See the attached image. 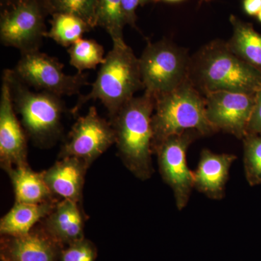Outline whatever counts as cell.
<instances>
[{
  "label": "cell",
  "mask_w": 261,
  "mask_h": 261,
  "mask_svg": "<svg viewBox=\"0 0 261 261\" xmlns=\"http://www.w3.org/2000/svg\"><path fill=\"white\" fill-rule=\"evenodd\" d=\"M15 114L6 80L3 78L0 97V161L5 171L27 166L25 132Z\"/></svg>",
  "instance_id": "cell-12"
},
{
  "label": "cell",
  "mask_w": 261,
  "mask_h": 261,
  "mask_svg": "<svg viewBox=\"0 0 261 261\" xmlns=\"http://www.w3.org/2000/svg\"><path fill=\"white\" fill-rule=\"evenodd\" d=\"M247 134L261 136V87L255 94V106L247 127Z\"/></svg>",
  "instance_id": "cell-27"
},
{
  "label": "cell",
  "mask_w": 261,
  "mask_h": 261,
  "mask_svg": "<svg viewBox=\"0 0 261 261\" xmlns=\"http://www.w3.org/2000/svg\"><path fill=\"white\" fill-rule=\"evenodd\" d=\"M95 249L87 240H80L67 248L62 254L61 261H94Z\"/></svg>",
  "instance_id": "cell-25"
},
{
  "label": "cell",
  "mask_w": 261,
  "mask_h": 261,
  "mask_svg": "<svg viewBox=\"0 0 261 261\" xmlns=\"http://www.w3.org/2000/svg\"><path fill=\"white\" fill-rule=\"evenodd\" d=\"M49 14L44 0H24L2 8L0 40L20 53L39 50L47 34L45 19Z\"/></svg>",
  "instance_id": "cell-8"
},
{
  "label": "cell",
  "mask_w": 261,
  "mask_h": 261,
  "mask_svg": "<svg viewBox=\"0 0 261 261\" xmlns=\"http://www.w3.org/2000/svg\"><path fill=\"white\" fill-rule=\"evenodd\" d=\"M13 184L15 202L40 204L51 202L53 194L44 180L43 173H37L27 166L6 170Z\"/></svg>",
  "instance_id": "cell-17"
},
{
  "label": "cell",
  "mask_w": 261,
  "mask_h": 261,
  "mask_svg": "<svg viewBox=\"0 0 261 261\" xmlns=\"http://www.w3.org/2000/svg\"><path fill=\"white\" fill-rule=\"evenodd\" d=\"M115 143L116 135L111 122L99 116L97 108L92 106L72 126L60 158H76L89 166Z\"/></svg>",
  "instance_id": "cell-10"
},
{
  "label": "cell",
  "mask_w": 261,
  "mask_h": 261,
  "mask_svg": "<svg viewBox=\"0 0 261 261\" xmlns=\"http://www.w3.org/2000/svg\"><path fill=\"white\" fill-rule=\"evenodd\" d=\"M204 97L206 116L215 129L243 140L255 106V94L216 91Z\"/></svg>",
  "instance_id": "cell-11"
},
{
  "label": "cell",
  "mask_w": 261,
  "mask_h": 261,
  "mask_svg": "<svg viewBox=\"0 0 261 261\" xmlns=\"http://www.w3.org/2000/svg\"><path fill=\"white\" fill-rule=\"evenodd\" d=\"M236 159L233 154H216L210 149H202L193 172L194 188L212 200L224 198L230 168Z\"/></svg>",
  "instance_id": "cell-13"
},
{
  "label": "cell",
  "mask_w": 261,
  "mask_h": 261,
  "mask_svg": "<svg viewBox=\"0 0 261 261\" xmlns=\"http://www.w3.org/2000/svg\"><path fill=\"white\" fill-rule=\"evenodd\" d=\"M3 78L8 84L15 112L21 118L25 134L43 147L56 142L62 133V118L65 111L62 97L44 91L34 92L19 80L13 69H5Z\"/></svg>",
  "instance_id": "cell-5"
},
{
  "label": "cell",
  "mask_w": 261,
  "mask_h": 261,
  "mask_svg": "<svg viewBox=\"0 0 261 261\" xmlns=\"http://www.w3.org/2000/svg\"><path fill=\"white\" fill-rule=\"evenodd\" d=\"M257 20H258V21L261 23V10L260 11V13H258V15H257Z\"/></svg>",
  "instance_id": "cell-31"
},
{
  "label": "cell",
  "mask_w": 261,
  "mask_h": 261,
  "mask_svg": "<svg viewBox=\"0 0 261 261\" xmlns=\"http://www.w3.org/2000/svg\"><path fill=\"white\" fill-rule=\"evenodd\" d=\"M139 61L145 92L153 97L174 90L189 80L191 56L168 39L148 41Z\"/></svg>",
  "instance_id": "cell-6"
},
{
  "label": "cell",
  "mask_w": 261,
  "mask_h": 261,
  "mask_svg": "<svg viewBox=\"0 0 261 261\" xmlns=\"http://www.w3.org/2000/svg\"><path fill=\"white\" fill-rule=\"evenodd\" d=\"M245 177L250 186L261 185V136L247 134L243 140Z\"/></svg>",
  "instance_id": "cell-24"
},
{
  "label": "cell",
  "mask_w": 261,
  "mask_h": 261,
  "mask_svg": "<svg viewBox=\"0 0 261 261\" xmlns=\"http://www.w3.org/2000/svg\"><path fill=\"white\" fill-rule=\"evenodd\" d=\"M12 238L3 250L5 260L55 261L56 250L48 239L32 233Z\"/></svg>",
  "instance_id": "cell-19"
},
{
  "label": "cell",
  "mask_w": 261,
  "mask_h": 261,
  "mask_svg": "<svg viewBox=\"0 0 261 261\" xmlns=\"http://www.w3.org/2000/svg\"><path fill=\"white\" fill-rule=\"evenodd\" d=\"M68 53L70 65L81 73L86 70L95 69L106 58L104 48L100 44L94 39L83 38L68 47Z\"/></svg>",
  "instance_id": "cell-22"
},
{
  "label": "cell",
  "mask_w": 261,
  "mask_h": 261,
  "mask_svg": "<svg viewBox=\"0 0 261 261\" xmlns=\"http://www.w3.org/2000/svg\"><path fill=\"white\" fill-rule=\"evenodd\" d=\"M49 232L58 240L73 244L83 240L84 221L78 202L63 200L46 219Z\"/></svg>",
  "instance_id": "cell-15"
},
{
  "label": "cell",
  "mask_w": 261,
  "mask_h": 261,
  "mask_svg": "<svg viewBox=\"0 0 261 261\" xmlns=\"http://www.w3.org/2000/svg\"><path fill=\"white\" fill-rule=\"evenodd\" d=\"M91 85L88 94L79 97L76 104L70 110L72 114H77L89 101L99 100L112 118L135 97L136 92L144 89L140 61L125 41L113 42L112 49L106 56L97 78Z\"/></svg>",
  "instance_id": "cell-3"
},
{
  "label": "cell",
  "mask_w": 261,
  "mask_h": 261,
  "mask_svg": "<svg viewBox=\"0 0 261 261\" xmlns=\"http://www.w3.org/2000/svg\"><path fill=\"white\" fill-rule=\"evenodd\" d=\"M230 22L233 34L227 44L239 58L261 73V34L256 32L252 24L231 15Z\"/></svg>",
  "instance_id": "cell-18"
},
{
  "label": "cell",
  "mask_w": 261,
  "mask_h": 261,
  "mask_svg": "<svg viewBox=\"0 0 261 261\" xmlns=\"http://www.w3.org/2000/svg\"><path fill=\"white\" fill-rule=\"evenodd\" d=\"M49 15L69 13L96 27V0H44Z\"/></svg>",
  "instance_id": "cell-23"
},
{
  "label": "cell",
  "mask_w": 261,
  "mask_h": 261,
  "mask_svg": "<svg viewBox=\"0 0 261 261\" xmlns=\"http://www.w3.org/2000/svg\"><path fill=\"white\" fill-rule=\"evenodd\" d=\"M24 0H0V6L2 8H8L13 5L18 4Z\"/></svg>",
  "instance_id": "cell-29"
},
{
  "label": "cell",
  "mask_w": 261,
  "mask_h": 261,
  "mask_svg": "<svg viewBox=\"0 0 261 261\" xmlns=\"http://www.w3.org/2000/svg\"><path fill=\"white\" fill-rule=\"evenodd\" d=\"M181 1V0H155V3L157 2H167V3H176V2ZM205 2H210L211 0H203Z\"/></svg>",
  "instance_id": "cell-30"
},
{
  "label": "cell",
  "mask_w": 261,
  "mask_h": 261,
  "mask_svg": "<svg viewBox=\"0 0 261 261\" xmlns=\"http://www.w3.org/2000/svg\"><path fill=\"white\" fill-rule=\"evenodd\" d=\"M89 166L82 160L73 157L61 159L44 171L43 176L51 192L63 200L80 202L86 171Z\"/></svg>",
  "instance_id": "cell-14"
},
{
  "label": "cell",
  "mask_w": 261,
  "mask_h": 261,
  "mask_svg": "<svg viewBox=\"0 0 261 261\" xmlns=\"http://www.w3.org/2000/svg\"><path fill=\"white\" fill-rule=\"evenodd\" d=\"M56 205L51 202L40 204L21 203L15 202L9 212L0 221V232L10 237L29 234L34 225L47 217Z\"/></svg>",
  "instance_id": "cell-16"
},
{
  "label": "cell",
  "mask_w": 261,
  "mask_h": 261,
  "mask_svg": "<svg viewBox=\"0 0 261 261\" xmlns=\"http://www.w3.org/2000/svg\"><path fill=\"white\" fill-rule=\"evenodd\" d=\"M49 23L50 29L45 37L67 48L82 39L84 34L93 29L83 19L69 13H55L51 15Z\"/></svg>",
  "instance_id": "cell-20"
},
{
  "label": "cell",
  "mask_w": 261,
  "mask_h": 261,
  "mask_svg": "<svg viewBox=\"0 0 261 261\" xmlns=\"http://www.w3.org/2000/svg\"><path fill=\"white\" fill-rule=\"evenodd\" d=\"M154 99L151 94L134 97L121 108L111 123L118 154L126 168L142 181L153 173L152 118Z\"/></svg>",
  "instance_id": "cell-2"
},
{
  "label": "cell",
  "mask_w": 261,
  "mask_h": 261,
  "mask_svg": "<svg viewBox=\"0 0 261 261\" xmlns=\"http://www.w3.org/2000/svg\"><path fill=\"white\" fill-rule=\"evenodd\" d=\"M126 25L121 0H96V27H102L113 42H124L123 29Z\"/></svg>",
  "instance_id": "cell-21"
},
{
  "label": "cell",
  "mask_w": 261,
  "mask_h": 261,
  "mask_svg": "<svg viewBox=\"0 0 261 261\" xmlns=\"http://www.w3.org/2000/svg\"><path fill=\"white\" fill-rule=\"evenodd\" d=\"M20 55L13 70L19 80L30 88L62 97L80 94L82 87L91 84L87 73L77 72L75 75L65 74L63 63L39 49Z\"/></svg>",
  "instance_id": "cell-7"
},
{
  "label": "cell",
  "mask_w": 261,
  "mask_h": 261,
  "mask_svg": "<svg viewBox=\"0 0 261 261\" xmlns=\"http://www.w3.org/2000/svg\"><path fill=\"white\" fill-rule=\"evenodd\" d=\"M154 99L152 152L168 137L187 130H197L202 137L217 132L206 116L205 97L190 80Z\"/></svg>",
  "instance_id": "cell-4"
},
{
  "label": "cell",
  "mask_w": 261,
  "mask_h": 261,
  "mask_svg": "<svg viewBox=\"0 0 261 261\" xmlns=\"http://www.w3.org/2000/svg\"><path fill=\"white\" fill-rule=\"evenodd\" d=\"M155 3V0H121L122 10L126 19V25L137 29L136 10L140 6Z\"/></svg>",
  "instance_id": "cell-26"
},
{
  "label": "cell",
  "mask_w": 261,
  "mask_h": 261,
  "mask_svg": "<svg viewBox=\"0 0 261 261\" xmlns=\"http://www.w3.org/2000/svg\"><path fill=\"white\" fill-rule=\"evenodd\" d=\"M243 9L247 15L257 17L261 10V0H243Z\"/></svg>",
  "instance_id": "cell-28"
},
{
  "label": "cell",
  "mask_w": 261,
  "mask_h": 261,
  "mask_svg": "<svg viewBox=\"0 0 261 261\" xmlns=\"http://www.w3.org/2000/svg\"><path fill=\"white\" fill-rule=\"evenodd\" d=\"M200 137L197 130H187L168 137L153 150L161 177L172 190L178 211L186 207L194 188L193 172L187 166V149Z\"/></svg>",
  "instance_id": "cell-9"
},
{
  "label": "cell",
  "mask_w": 261,
  "mask_h": 261,
  "mask_svg": "<svg viewBox=\"0 0 261 261\" xmlns=\"http://www.w3.org/2000/svg\"><path fill=\"white\" fill-rule=\"evenodd\" d=\"M189 80L204 96L216 91L255 94L261 87V73L221 39L211 41L191 56Z\"/></svg>",
  "instance_id": "cell-1"
}]
</instances>
